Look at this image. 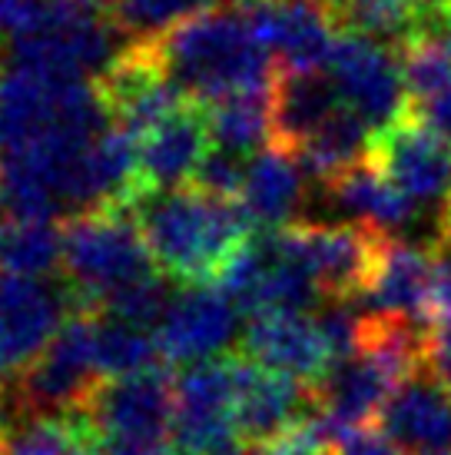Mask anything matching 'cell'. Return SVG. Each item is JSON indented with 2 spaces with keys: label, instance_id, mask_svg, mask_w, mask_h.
<instances>
[{
  "label": "cell",
  "instance_id": "cell-33",
  "mask_svg": "<svg viewBox=\"0 0 451 455\" xmlns=\"http://www.w3.org/2000/svg\"><path fill=\"white\" fill-rule=\"evenodd\" d=\"M425 363H428V369L439 376L441 386L451 392V319L431 326L428 346H425Z\"/></svg>",
  "mask_w": 451,
  "mask_h": 455
},
{
  "label": "cell",
  "instance_id": "cell-35",
  "mask_svg": "<svg viewBox=\"0 0 451 455\" xmlns=\"http://www.w3.org/2000/svg\"><path fill=\"white\" fill-rule=\"evenodd\" d=\"M435 40L451 53V0H439V20H435Z\"/></svg>",
  "mask_w": 451,
  "mask_h": 455
},
{
  "label": "cell",
  "instance_id": "cell-14",
  "mask_svg": "<svg viewBox=\"0 0 451 455\" xmlns=\"http://www.w3.org/2000/svg\"><path fill=\"white\" fill-rule=\"evenodd\" d=\"M319 405V386L276 369L252 363L239 353V399H236V432L239 443L269 445L289 432L296 422L315 416Z\"/></svg>",
  "mask_w": 451,
  "mask_h": 455
},
{
  "label": "cell",
  "instance_id": "cell-22",
  "mask_svg": "<svg viewBox=\"0 0 451 455\" xmlns=\"http://www.w3.org/2000/svg\"><path fill=\"white\" fill-rule=\"evenodd\" d=\"M392 392H395V379L372 355L359 353L338 363L319 382V405H322V416L332 419L338 429H359L378 419Z\"/></svg>",
  "mask_w": 451,
  "mask_h": 455
},
{
  "label": "cell",
  "instance_id": "cell-8",
  "mask_svg": "<svg viewBox=\"0 0 451 455\" xmlns=\"http://www.w3.org/2000/svg\"><path fill=\"white\" fill-rule=\"evenodd\" d=\"M239 353L189 366L176 379L173 455H226L239 443Z\"/></svg>",
  "mask_w": 451,
  "mask_h": 455
},
{
  "label": "cell",
  "instance_id": "cell-4",
  "mask_svg": "<svg viewBox=\"0 0 451 455\" xmlns=\"http://www.w3.org/2000/svg\"><path fill=\"white\" fill-rule=\"evenodd\" d=\"M113 127L97 84L11 64L0 74V156L20 153L53 133H103Z\"/></svg>",
  "mask_w": 451,
  "mask_h": 455
},
{
  "label": "cell",
  "instance_id": "cell-17",
  "mask_svg": "<svg viewBox=\"0 0 451 455\" xmlns=\"http://www.w3.org/2000/svg\"><path fill=\"white\" fill-rule=\"evenodd\" d=\"M242 355L265 369L319 386L336 369V355L315 319L305 313H273L256 316L242 336Z\"/></svg>",
  "mask_w": 451,
  "mask_h": 455
},
{
  "label": "cell",
  "instance_id": "cell-3",
  "mask_svg": "<svg viewBox=\"0 0 451 455\" xmlns=\"http://www.w3.org/2000/svg\"><path fill=\"white\" fill-rule=\"evenodd\" d=\"M63 273L76 292L80 309H97L116 290L156 273L137 213L126 206H100L67 216L60 223Z\"/></svg>",
  "mask_w": 451,
  "mask_h": 455
},
{
  "label": "cell",
  "instance_id": "cell-6",
  "mask_svg": "<svg viewBox=\"0 0 451 455\" xmlns=\"http://www.w3.org/2000/svg\"><path fill=\"white\" fill-rule=\"evenodd\" d=\"M273 243L282 259L313 273L328 299L355 303L372 283L385 233L362 223H289L273 229Z\"/></svg>",
  "mask_w": 451,
  "mask_h": 455
},
{
  "label": "cell",
  "instance_id": "cell-23",
  "mask_svg": "<svg viewBox=\"0 0 451 455\" xmlns=\"http://www.w3.org/2000/svg\"><path fill=\"white\" fill-rule=\"evenodd\" d=\"M302 166L296 156L279 147L256 153L249 160V177L242 203L249 206L256 223L263 229H282L292 223V216L302 206Z\"/></svg>",
  "mask_w": 451,
  "mask_h": 455
},
{
  "label": "cell",
  "instance_id": "cell-9",
  "mask_svg": "<svg viewBox=\"0 0 451 455\" xmlns=\"http://www.w3.org/2000/svg\"><path fill=\"white\" fill-rule=\"evenodd\" d=\"M326 70L336 80L342 103L362 116L372 133L392 127L408 107L399 53L382 40L338 30Z\"/></svg>",
  "mask_w": 451,
  "mask_h": 455
},
{
  "label": "cell",
  "instance_id": "cell-40",
  "mask_svg": "<svg viewBox=\"0 0 451 455\" xmlns=\"http://www.w3.org/2000/svg\"><path fill=\"white\" fill-rule=\"evenodd\" d=\"M13 412H11V403H7V399H4V403H0V432H4V426H7V419H11Z\"/></svg>",
  "mask_w": 451,
  "mask_h": 455
},
{
  "label": "cell",
  "instance_id": "cell-36",
  "mask_svg": "<svg viewBox=\"0 0 451 455\" xmlns=\"http://www.w3.org/2000/svg\"><path fill=\"white\" fill-rule=\"evenodd\" d=\"M11 372L13 369L7 366V363H4V359H0V403H4V399H7V395H11Z\"/></svg>",
  "mask_w": 451,
  "mask_h": 455
},
{
  "label": "cell",
  "instance_id": "cell-32",
  "mask_svg": "<svg viewBox=\"0 0 451 455\" xmlns=\"http://www.w3.org/2000/svg\"><path fill=\"white\" fill-rule=\"evenodd\" d=\"M405 110H408L418 124H425L428 130H435V133H441L445 140H451V87L435 93V97H428V100H408Z\"/></svg>",
  "mask_w": 451,
  "mask_h": 455
},
{
  "label": "cell",
  "instance_id": "cell-20",
  "mask_svg": "<svg viewBox=\"0 0 451 455\" xmlns=\"http://www.w3.org/2000/svg\"><path fill=\"white\" fill-rule=\"evenodd\" d=\"M342 107L336 80L322 70H276L269 90L273 147L296 153Z\"/></svg>",
  "mask_w": 451,
  "mask_h": 455
},
{
  "label": "cell",
  "instance_id": "cell-7",
  "mask_svg": "<svg viewBox=\"0 0 451 455\" xmlns=\"http://www.w3.org/2000/svg\"><path fill=\"white\" fill-rule=\"evenodd\" d=\"M80 412L103 443H126L173 455L176 379L163 366L123 379H103Z\"/></svg>",
  "mask_w": 451,
  "mask_h": 455
},
{
  "label": "cell",
  "instance_id": "cell-38",
  "mask_svg": "<svg viewBox=\"0 0 451 455\" xmlns=\"http://www.w3.org/2000/svg\"><path fill=\"white\" fill-rule=\"evenodd\" d=\"M226 455H265V449L263 445H236V449H233V452H226Z\"/></svg>",
  "mask_w": 451,
  "mask_h": 455
},
{
  "label": "cell",
  "instance_id": "cell-39",
  "mask_svg": "<svg viewBox=\"0 0 451 455\" xmlns=\"http://www.w3.org/2000/svg\"><path fill=\"white\" fill-rule=\"evenodd\" d=\"M80 7H90V11H100V7H110L113 0H74Z\"/></svg>",
  "mask_w": 451,
  "mask_h": 455
},
{
  "label": "cell",
  "instance_id": "cell-12",
  "mask_svg": "<svg viewBox=\"0 0 451 455\" xmlns=\"http://www.w3.org/2000/svg\"><path fill=\"white\" fill-rule=\"evenodd\" d=\"M76 309L80 299L67 279L47 286L40 279L0 273V359L13 372L30 366Z\"/></svg>",
  "mask_w": 451,
  "mask_h": 455
},
{
  "label": "cell",
  "instance_id": "cell-44",
  "mask_svg": "<svg viewBox=\"0 0 451 455\" xmlns=\"http://www.w3.org/2000/svg\"><path fill=\"white\" fill-rule=\"evenodd\" d=\"M332 4H336V0H332Z\"/></svg>",
  "mask_w": 451,
  "mask_h": 455
},
{
  "label": "cell",
  "instance_id": "cell-43",
  "mask_svg": "<svg viewBox=\"0 0 451 455\" xmlns=\"http://www.w3.org/2000/svg\"><path fill=\"white\" fill-rule=\"evenodd\" d=\"M422 455H448V452H422Z\"/></svg>",
  "mask_w": 451,
  "mask_h": 455
},
{
  "label": "cell",
  "instance_id": "cell-37",
  "mask_svg": "<svg viewBox=\"0 0 451 455\" xmlns=\"http://www.w3.org/2000/svg\"><path fill=\"white\" fill-rule=\"evenodd\" d=\"M431 253L439 256L441 263L451 266V243H431Z\"/></svg>",
  "mask_w": 451,
  "mask_h": 455
},
{
  "label": "cell",
  "instance_id": "cell-41",
  "mask_svg": "<svg viewBox=\"0 0 451 455\" xmlns=\"http://www.w3.org/2000/svg\"><path fill=\"white\" fill-rule=\"evenodd\" d=\"M236 4H239V7H242V4H256V0H236Z\"/></svg>",
  "mask_w": 451,
  "mask_h": 455
},
{
  "label": "cell",
  "instance_id": "cell-16",
  "mask_svg": "<svg viewBox=\"0 0 451 455\" xmlns=\"http://www.w3.org/2000/svg\"><path fill=\"white\" fill-rule=\"evenodd\" d=\"M236 336V306L213 286H189L176 296L156 329L160 355L170 363H206L223 353Z\"/></svg>",
  "mask_w": 451,
  "mask_h": 455
},
{
  "label": "cell",
  "instance_id": "cell-1",
  "mask_svg": "<svg viewBox=\"0 0 451 455\" xmlns=\"http://www.w3.org/2000/svg\"><path fill=\"white\" fill-rule=\"evenodd\" d=\"M137 223L156 269L173 283L213 286L226 263L256 236V216L233 196H216L196 183L156 190L137 203Z\"/></svg>",
  "mask_w": 451,
  "mask_h": 455
},
{
  "label": "cell",
  "instance_id": "cell-13",
  "mask_svg": "<svg viewBox=\"0 0 451 455\" xmlns=\"http://www.w3.org/2000/svg\"><path fill=\"white\" fill-rule=\"evenodd\" d=\"M368 156L415 203H445L451 196V140L418 124L408 110L376 133Z\"/></svg>",
  "mask_w": 451,
  "mask_h": 455
},
{
  "label": "cell",
  "instance_id": "cell-10",
  "mask_svg": "<svg viewBox=\"0 0 451 455\" xmlns=\"http://www.w3.org/2000/svg\"><path fill=\"white\" fill-rule=\"evenodd\" d=\"M97 93L113 124L137 140L189 100L166 76L153 40L126 44L123 53L97 76Z\"/></svg>",
  "mask_w": 451,
  "mask_h": 455
},
{
  "label": "cell",
  "instance_id": "cell-19",
  "mask_svg": "<svg viewBox=\"0 0 451 455\" xmlns=\"http://www.w3.org/2000/svg\"><path fill=\"white\" fill-rule=\"evenodd\" d=\"M431 279H435V253L431 250L385 236L372 283L355 299V306H359V313H392V316L428 323Z\"/></svg>",
  "mask_w": 451,
  "mask_h": 455
},
{
  "label": "cell",
  "instance_id": "cell-27",
  "mask_svg": "<svg viewBox=\"0 0 451 455\" xmlns=\"http://www.w3.org/2000/svg\"><path fill=\"white\" fill-rule=\"evenodd\" d=\"M160 359V342L146 329L126 326L116 319H107L100 313L97 323V369L103 379H123L137 376L156 366Z\"/></svg>",
  "mask_w": 451,
  "mask_h": 455
},
{
  "label": "cell",
  "instance_id": "cell-5",
  "mask_svg": "<svg viewBox=\"0 0 451 455\" xmlns=\"http://www.w3.org/2000/svg\"><path fill=\"white\" fill-rule=\"evenodd\" d=\"M97 309H76L44 353L17 372L11 389L13 416H70L100 389L97 369Z\"/></svg>",
  "mask_w": 451,
  "mask_h": 455
},
{
  "label": "cell",
  "instance_id": "cell-21",
  "mask_svg": "<svg viewBox=\"0 0 451 455\" xmlns=\"http://www.w3.org/2000/svg\"><path fill=\"white\" fill-rule=\"evenodd\" d=\"M328 193V200L336 210L352 213L362 227L376 229V233H399L412 223L415 216V200L392 183L382 170L376 166V160L368 156L362 164L342 170L338 177H332L328 183H322Z\"/></svg>",
  "mask_w": 451,
  "mask_h": 455
},
{
  "label": "cell",
  "instance_id": "cell-11",
  "mask_svg": "<svg viewBox=\"0 0 451 455\" xmlns=\"http://www.w3.org/2000/svg\"><path fill=\"white\" fill-rule=\"evenodd\" d=\"M252 34L279 57V70H322L342 24L332 0H256L242 4Z\"/></svg>",
  "mask_w": 451,
  "mask_h": 455
},
{
  "label": "cell",
  "instance_id": "cell-24",
  "mask_svg": "<svg viewBox=\"0 0 451 455\" xmlns=\"http://www.w3.org/2000/svg\"><path fill=\"white\" fill-rule=\"evenodd\" d=\"M372 140H376L372 127H368L352 107L342 103L336 114L328 116L326 124L315 130L313 137L305 140L292 156H296V164L302 166L305 177L319 180V183H328V180L338 177L342 170H349V166L368 160Z\"/></svg>",
  "mask_w": 451,
  "mask_h": 455
},
{
  "label": "cell",
  "instance_id": "cell-28",
  "mask_svg": "<svg viewBox=\"0 0 451 455\" xmlns=\"http://www.w3.org/2000/svg\"><path fill=\"white\" fill-rule=\"evenodd\" d=\"M216 0H113L110 20L130 44L156 40L166 30L213 11Z\"/></svg>",
  "mask_w": 451,
  "mask_h": 455
},
{
  "label": "cell",
  "instance_id": "cell-18",
  "mask_svg": "<svg viewBox=\"0 0 451 455\" xmlns=\"http://www.w3.org/2000/svg\"><path fill=\"white\" fill-rule=\"evenodd\" d=\"M139 143V177L150 190H173L193 183L206 153L213 150L206 103L186 100L173 116L143 133Z\"/></svg>",
  "mask_w": 451,
  "mask_h": 455
},
{
  "label": "cell",
  "instance_id": "cell-31",
  "mask_svg": "<svg viewBox=\"0 0 451 455\" xmlns=\"http://www.w3.org/2000/svg\"><path fill=\"white\" fill-rule=\"evenodd\" d=\"M246 177H249L246 153L226 150V147H216L213 143V150L206 153V160L200 164L193 183L202 187V190L216 193V196H233V200H242Z\"/></svg>",
  "mask_w": 451,
  "mask_h": 455
},
{
  "label": "cell",
  "instance_id": "cell-15",
  "mask_svg": "<svg viewBox=\"0 0 451 455\" xmlns=\"http://www.w3.org/2000/svg\"><path fill=\"white\" fill-rule=\"evenodd\" d=\"M378 429L405 455L451 452V392L428 363L395 386L378 412Z\"/></svg>",
  "mask_w": 451,
  "mask_h": 455
},
{
  "label": "cell",
  "instance_id": "cell-42",
  "mask_svg": "<svg viewBox=\"0 0 451 455\" xmlns=\"http://www.w3.org/2000/svg\"><path fill=\"white\" fill-rule=\"evenodd\" d=\"M0 74H4V53H0Z\"/></svg>",
  "mask_w": 451,
  "mask_h": 455
},
{
  "label": "cell",
  "instance_id": "cell-34",
  "mask_svg": "<svg viewBox=\"0 0 451 455\" xmlns=\"http://www.w3.org/2000/svg\"><path fill=\"white\" fill-rule=\"evenodd\" d=\"M30 0H0V34L4 30H17V24L24 20V11Z\"/></svg>",
  "mask_w": 451,
  "mask_h": 455
},
{
  "label": "cell",
  "instance_id": "cell-30",
  "mask_svg": "<svg viewBox=\"0 0 451 455\" xmlns=\"http://www.w3.org/2000/svg\"><path fill=\"white\" fill-rule=\"evenodd\" d=\"M408 100H428L451 87V53L439 40H412L399 47Z\"/></svg>",
  "mask_w": 451,
  "mask_h": 455
},
{
  "label": "cell",
  "instance_id": "cell-25",
  "mask_svg": "<svg viewBox=\"0 0 451 455\" xmlns=\"http://www.w3.org/2000/svg\"><path fill=\"white\" fill-rule=\"evenodd\" d=\"M63 263V236L51 223L0 216V273L40 279Z\"/></svg>",
  "mask_w": 451,
  "mask_h": 455
},
{
  "label": "cell",
  "instance_id": "cell-26",
  "mask_svg": "<svg viewBox=\"0 0 451 455\" xmlns=\"http://www.w3.org/2000/svg\"><path fill=\"white\" fill-rule=\"evenodd\" d=\"M269 90L236 93V97H226V100L206 107L210 110V133H213L216 147L249 153V150H259L265 140H273Z\"/></svg>",
  "mask_w": 451,
  "mask_h": 455
},
{
  "label": "cell",
  "instance_id": "cell-2",
  "mask_svg": "<svg viewBox=\"0 0 451 455\" xmlns=\"http://www.w3.org/2000/svg\"><path fill=\"white\" fill-rule=\"evenodd\" d=\"M153 47L176 90L206 107L236 93L269 90L279 70L242 7H213L166 30Z\"/></svg>",
  "mask_w": 451,
  "mask_h": 455
},
{
  "label": "cell",
  "instance_id": "cell-29",
  "mask_svg": "<svg viewBox=\"0 0 451 455\" xmlns=\"http://www.w3.org/2000/svg\"><path fill=\"white\" fill-rule=\"evenodd\" d=\"M170 283L163 273H153V276L139 279V283H130L123 290H116L100 306V313L107 319H116V323H126V326L137 329H150L160 326L170 309Z\"/></svg>",
  "mask_w": 451,
  "mask_h": 455
}]
</instances>
